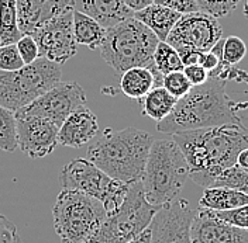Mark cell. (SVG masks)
I'll list each match as a JSON object with an SVG mask.
<instances>
[{
  "label": "cell",
  "instance_id": "6da1fadb",
  "mask_svg": "<svg viewBox=\"0 0 248 243\" xmlns=\"http://www.w3.org/2000/svg\"><path fill=\"white\" fill-rule=\"evenodd\" d=\"M172 139L185 156L189 179L204 188L212 176L235 165L238 153L248 148V129L243 124H226L178 132Z\"/></svg>",
  "mask_w": 248,
  "mask_h": 243
},
{
  "label": "cell",
  "instance_id": "7a4b0ae2",
  "mask_svg": "<svg viewBox=\"0 0 248 243\" xmlns=\"http://www.w3.org/2000/svg\"><path fill=\"white\" fill-rule=\"evenodd\" d=\"M247 107L248 101H234L227 96L226 82L209 76L203 85L192 86L189 93L176 101L170 115L156 124V129L173 135L226 124L240 125L243 120L238 111Z\"/></svg>",
  "mask_w": 248,
  "mask_h": 243
},
{
  "label": "cell",
  "instance_id": "3957f363",
  "mask_svg": "<svg viewBox=\"0 0 248 243\" xmlns=\"http://www.w3.org/2000/svg\"><path fill=\"white\" fill-rule=\"evenodd\" d=\"M154 138L151 134L128 127L108 128L88 149V159L110 177L123 183L141 180Z\"/></svg>",
  "mask_w": 248,
  "mask_h": 243
},
{
  "label": "cell",
  "instance_id": "277c9868",
  "mask_svg": "<svg viewBox=\"0 0 248 243\" xmlns=\"http://www.w3.org/2000/svg\"><path fill=\"white\" fill-rule=\"evenodd\" d=\"M189 177L185 156L173 139H154L141 176L144 196L150 204L162 207L179 196Z\"/></svg>",
  "mask_w": 248,
  "mask_h": 243
},
{
  "label": "cell",
  "instance_id": "5b68a950",
  "mask_svg": "<svg viewBox=\"0 0 248 243\" xmlns=\"http://www.w3.org/2000/svg\"><path fill=\"white\" fill-rule=\"evenodd\" d=\"M159 40L147 26L130 17L106 30L99 46L100 57L116 73L123 75L131 68H154V52Z\"/></svg>",
  "mask_w": 248,
  "mask_h": 243
},
{
  "label": "cell",
  "instance_id": "8992f818",
  "mask_svg": "<svg viewBox=\"0 0 248 243\" xmlns=\"http://www.w3.org/2000/svg\"><path fill=\"white\" fill-rule=\"evenodd\" d=\"M106 215L99 200L65 188L60 191L52 208L54 228L62 243H88L100 229Z\"/></svg>",
  "mask_w": 248,
  "mask_h": 243
},
{
  "label": "cell",
  "instance_id": "52a82bcc",
  "mask_svg": "<svg viewBox=\"0 0 248 243\" xmlns=\"http://www.w3.org/2000/svg\"><path fill=\"white\" fill-rule=\"evenodd\" d=\"M61 79V65L41 57L21 69L0 71V106L16 113L58 85Z\"/></svg>",
  "mask_w": 248,
  "mask_h": 243
},
{
  "label": "cell",
  "instance_id": "ba28073f",
  "mask_svg": "<svg viewBox=\"0 0 248 243\" xmlns=\"http://www.w3.org/2000/svg\"><path fill=\"white\" fill-rule=\"evenodd\" d=\"M159 210L147 201L141 180L130 184L122 205L108 213L97 233L88 243H127L150 227Z\"/></svg>",
  "mask_w": 248,
  "mask_h": 243
},
{
  "label": "cell",
  "instance_id": "9c48e42d",
  "mask_svg": "<svg viewBox=\"0 0 248 243\" xmlns=\"http://www.w3.org/2000/svg\"><path fill=\"white\" fill-rule=\"evenodd\" d=\"M60 182L65 190L79 191L99 200L106 213H111L122 205L131 184L110 177L89 159L83 157L74 159L62 167Z\"/></svg>",
  "mask_w": 248,
  "mask_h": 243
},
{
  "label": "cell",
  "instance_id": "30bf717a",
  "mask_svg": "<svg viewBox=\"0 0 248 243\" xmlns=\"http://www.w3.org/2000/svg\"><path fill=\"white\" fill-rule=\"evenodd\" d=\"M86 94L78 82H60L41 94L31 104L16 111L15 115H32L46 118L61 127L65 118L78 107L85 106Z\"/></svg>",
  "mask_w": 248,
  "mask_h": 243
},
{
  "label": "cell",
  "instance_id": "8fae6325",
  "mask_svg": "<svg viewBox=\"0 0 248 243\" xmlns=\"http://www.w3.org/2000/svg\"><path fill=\"white\" fill-rule=\"evenodd\" d=\"M223 38V29L218 20L203 12L181 15L170 32L167 43L176 51L195 49L209 52Z\"/></svg>",
  "mask_w": 248,
  "mask_h": 243
},
{
  "label": "cell",
  "instance_id": "7c38bea8",
  "mask_svg": "<svg viewBox=\"0 0 248 243\" xmlns=\"http://www.w3.org/2000/svg\"><path fill=\"white\" fill-rule=\"evenodd\" d=\"M41 58L62 65L78 52L74 35V7L69 6L61 14L32 34Z\"/></svg>",
  "mask_w": 248,
  "mask_h": 243
},
{
  "label": "cell",
  "instance_id": "4fadbf2b",
  "mask_svg": "<svg viewBox=\"0 0 248 243\" xmlns=\"http://www.w3.org/2000/svg\"><path fill=\"white\" fill-rule=\"evenodd\" d=\"M195 211L184 198L173 200L159 207L150 229L153 243H192L190 224Z\"/></svg>",
  "mask_w": 248,
  "mask_h": 243
},
{
  "label": "cell",
  "instance_id": "5bb4252c",
  "mask_svg": "<svg viewBox=\"0 0 248 243\" xmlns=\"http://www.w3.org/2000/svg\"><path fill=\"white\" fill-rule=\"evenodd\" d=\"M17 143L21 152L31 159L46 157L58 146L60 127L41 117L16 115Z\"/></svg>",
  "mask_w": 248,
  "mask_h": 243
},
{
  "label": "cell",
  "instance_id": "9a60e30c",
  "mask_svg": "<svg viewBox=\"0 0 248 243\" xmlns=\"http://www.w3.org/2000/svg\"><path fill=\"white\" fill-rule=\"evenodd\" d=\"M192 243H248V230L220 219L215 211L198 208L190 224Z\"/></svg>",
  "mask_w": 248,
  "mask_h": 243
},
{
  "label": "cell",
  "instance_id": "2e32d148",
  "mask_svg": "<svg viewBox=\"0 0 248 243\" xmlns=\"http://www.w3.org/2000/svg\"><path fill=\"white\" fill-rule=\"evenodd\" d=\"M71 0H17V24L23 35H32L68 9Z\"/></svg>",
  "mask_w": 248,
  "mask_h": 243
},
{
  "label": "cell",
  "instance_id": "e0dca14e",
  "mask_svg": "<svg viewBox=\"0 0 248 243\" xmlns=\"http://www.w3.org/2000/svg\"><path fill=\"white\" fill-rule=\"evenodd\" d=\"M99 131L97 117L91 108L80 106L75 108L62 122L58 131V145L79 149L89 143Z\"/></svg>",
  "mask_w": 248,
  "mask_h": 243
},
{
  "label": "cell",
  "instance_id": "ac0fdd59",
  "mask_svg": "<svg viewBox=\"0 0 248 243\" xmlns=\"http://www.w3.org/2000/svg\"><path fill=\"white\" fill-rule=\"evenodd\" d=\"M74 10L92 17L106 30L134 15L123 0H71Z\"/></svg>",
  "mask_w": 248,
  "mask_h": 243
},
{
  "label": "cell",
  "instance_id": "d6986e66",
  "mask_svg": "<svg viewBox=\"0 0 248 243\" xmlns=\"http://www.w3.org/2000/svg\"><path fill=\"white\" fill-rule=\"evenodd\" d=\"M164 75H161L154 68H131L125 71L120 79V89L130 99L140 100L153 87L162 86Z\"/></svg>",
  "mask_w": 248,
  "mask_h": 243
},
{
  "label": "cell",
  "instance_id": "ffe728a7",
  "mask_svg": "<svg viewBox=\"0 0 248 243\" xmlns=\"http://www.w3.org/2000/svg\"><path fill=\"white\" fill-rule=\"evenodd\" d=\"M181 15L182 14L170 10L165 6L153 3L148 7L136 12L134 18H137L144 26H147L156 35L159 41H167L170 32L181 18Z\"/></svg>",
  "mask_w": 248,
  "mask_h": 243
},
{
  "label": "cell",
  "instance_id": "44dd1931",
  "mask_svg": "<svg viewBox=\"0 0 248 243\" xmlns=\"http://www.w3.org/2000/svg\"><path fill=\"white\" fill-rule=\"evenodd\" d=\"M246 204H248V194L224 187L204 188L199 200V208H206L216 213L234 210Z\"/></svg>",
  "mask_w": 248,
  "mask_h": 243
},
{
  "label": "cell",
  "instance_id": "7402d4cb",
  "mask_svg": "<svg viewBox=\"0 0 248 243\" xmlns=\"http://www.w3.org/2000/svg\"><path fill=\"white\" fill-rule=\"evenodd\" d=\"M139 101L142 115L159 122L170 115L178 99H175L165 87L159 86V87H153Z\"/></svg>",
  "mask_w": 248,
  "mask_h": 243
},
{
  "label": "cell",
  "instance_id": "603a6c76",
  "mask_svg": "<svg viewBox=\"0 0 248 243\" xmlns=\"http://www.w3.org/2000/svg\"><path fill=\"white\" fill-rule=\"evenodd\" d=\"M74 35L78 45L97 49L106 37V29L92 17L74 10Z\"/></svg>",
  "mask_w": 248,
  "mask_h": 243
},
{
  "label": "cell",
  "instance_id": "cb8c5ba5",
  "mask_svg": "<svg viewBox=\"0 0 248 243\" xmlns=\"http://www.w3.org/2000/svg\"><path fill=\"white\" fill-rule=\"evenodd\" d=\"M23 37L17 24V0H0V41L1 45L16 44Z\"/></svg>",
  "mask_w": 248,
  "mask_h": 243
},
{
  "label": "cell",
  "instance_id": "d4e9b609",
  "mask_svg": "<svg viewBox=\"0 0 248 243\" xmlns=\"http://www.w3.org/2000/svg\"><path fill=\"white\" fill-rule=\"evenodd\" d=\"M209 187H224L248 194V170L238 166L237 163L226 167L207 180L204 188Z\"/></svg>",
  "mask_w": 248,
  "mask_h": 243
},
{
  "label": "cell",
  "instance_id": "484cf974",
  "mask_svg": "<svg viewBox=\"0 0 248 243\" xmlns=\"http://www.w3.org/2000/svg\"><path fill=\"white\" fill-rule=\"evenodd\" d=\"M153 59H154L155 69L164 76L168 73H172V72L184 71V63L181 61L178 51L172 45H170L167 41L158 43Z\"/></svg>",
  "mask_w": 248,
  "mask_h": 243
},
{
  "label": "cell",
  "instance_id": "4316f807",
  "mask_svg": "<svg viewBox=\"0 0 248 243\" xmlns=\"http://www.w3.org/2000/svg\"><path fill=\"white\" fill-rule=\"evenodd\" d=\"M17 148V121L15 113L0 106V151L15 152Z\"/></svg>",
  "mask_w": 248,
  "mask_h": 243
},
{
  "label": "cell",
  "instance_id": "83f0119b",
  "mask_svg": "<svg viewBox=\"0 0 248 243\" xmlns=\"http://www.w3.org/2000/svg\"><path fill=\"white\" fill-rule=\"evenodd\" d=\"M247 55V45L246 43L235 35H230L223 41V61H226L230 65H237L238 62L244 59Z\"/></svg>",
  "mask_w": 248,
  "mask_h": 243
},
{
  "label": "cell",
  "instance_id": "f1b7e54d",
  "mask_svg": "<svg viewBox=\"0 0 248 243\" xmlns=\"http://www.w3.org/2000/svg\"><path fill=\"white\" fill-rule=\"evenodd\" d=\"M201 12L213 15L215 18L224 17L238 7L243 0H196Z\"/></svg>",
  "mask_w": 248,
  "mask_h": 243
},
{
  "label": "cell",
  "instance_id": "f546056e",
  "mask_svg": "<svg viewBox=\"0 0 248 243\" xmlns=\"http://www.w3.org/2000/svg\"><path fill=\"white\" fill-rule=\"evenodd\" d=\"M162 87H165L175 99L179 100L189 93V90L192 89V85L185 76V73L179 71L165 75L162 79Z\"/></svg>",
  "mask_w": 248,
  "mask_h": 243
},
{
  "label": "cell",
  "instance_id": "4dcf8cb0",
  "mask_svg": "<svg viewBox=\"0 0 248 243\" xmlns=\"http://www.w3.org/2000/svg\"><path fill=\"white\" fill-rule=\"evenodd\" d=\"M23 66H24V61L21 59L16 44L0 46V71L12 72L21 69Z\"/></svg>",
  "mask_w": 248,
  "mask_h": 243
},
{
  "label": "cell",
  "instance_id": "1f68e13d",
  "mask_svg": "<svg viewBox=\"0 0 248 243\" xmlns=\"http://www.w3.org/2000/svg\"><path fill=\"white\" fill-rule=\"evenodd\" d=\"M209 76L220 79L223 82L227 80H235V82H247L248 83V73L244 71H240L235 68V65H230L226 61H223V57L218 62L216 69L209 72Z\"/></svg>",
  "mask_w": 248,
  "mask_h": 243
},
{
  "label": "cell",
  "instance_id": "d6a6232c",
  "mask_svg": "<svg viewBox=\"0 0 248 243\" xmlns=\"http://www.w3.org/2000/svg\"><path fill=\"white\" fill-rule=\"evenodd\" d=\"M215 214L220 219L226 221L232 227L248 230V204L234 208V210H229V211H218V213L215 211Z\"/></svg>",
  "mask_w": 248,
  "mask_h": 243
},
{
  "label": "cell",
  "instance_id": "836d02e7",
  "mask_svg": "<svg viewBox=\"0 0 248 243\" xmlns=\"http://www.w3.org/2000/svg\"><path fill=\"white\" fill-rule=\"evenodd\" d=\"M17 49H18V54L21 57V59L24 61V65H30L34 61H37L40 58V54H38V45L34 40L32 35H23L17 43Z\"/></svg>",
  "mask_w": 248,
  "mask_h": 243
},
{
  "label": "cell",
  "instance_id": "e575fe53",
  "mask_svg": "<svg viewBox=\"0 0 248 243\" xmlns=\"http://www.w3.org/2000/svg\"><path fill=\"white\" fill-rule=\"evenodd\" d=\"M154 3L165 6L170 10L179 13V14H190V13H196L201 12L199 4L196 0H154Z\"/></svg>",
  "mask_w": 248,
  "mask_h": 243
},
{
  "label": "cell",
  "instance_id": "d590c367",
  "mask_svg": "<svg viewBox=\"0 0 248 243\" xmlns=\"http://www.w3.org/2000/svg\"><path fill=\"white\" fill-rule=\"evenodd\" d=\"M182 72L185 73V76L187 77V80L190 82L192 86L203 85L209 79V72L202 65H189V66L184 68Z\"/></svg>",
  "mask_w": 248,
  "mask_h": 243
},
{
  "label": "cell",
  "instance_id": "8d00e7d4",
  "mask_svg": "<svg viewBox=\"0 0 248 243\" xmlns=\"http://www.w3.org/2000/svg\"><path fill=\"white\" fill-rule=\"evenodd\" d=\"M15 238H18L16 225L10 219H7L4 215L0 214V242L15 239Z\"/></svg>",
  "mask_w": 248,
  "mask_h": 243
},
{
  "label": "cell",
  "instance_id": "74e56055",
  "mask_svg": "<svg viewBox=\"0 0 248 243\" xmlns=\"http://www.w3.org/2000/svg\"><path fill=\"white\" fill-rule=\"evenodd\" d=\"M179 57H181V61L184 63V68L189 66V65H201L202 59H203V55L204 52L201 51H195V49H179L178 51Z\"/></svg>",
  "mask_w": 248,
  "mask_h": 243
},
{
  "label": "cell",
  "instance_id": "f35d334b",
  "mask_svg": "<svg viewBox=\"0 0 248 243\" xmlns=\"http://www.w3.org/2000/svg\"><path fill=\"white\" fill-rule=\"evenodd\" d=\"M124 4L131 10V12H140L145 7H148L150 4L154 3V0H123Z\"/></svg>",
  "mask_w": 248,
  "mask_h": 243
},
{
  "label": "cell",
  "instance_id": "ab89813d",
  "mask_svg": "<svg viewBox=\"0 0 248 243\" xmlns=\"http://www.w3.org/2000/svg\"><path fill=\"white\" fill-rule=\"evenodd\" d=\"M127 243H153L151 242V229H150V227L144 229L140 235H137L136 238H133Z\"/></svg>",
  "mask_w": 248,
  "mask_h": 243
},
{
  "label": "cell",
  "instance_id": "60d3db41",
  "mask_svg": "<svg viewBox=\"0 0 248 243\" xmlns=\"http://www.w3.org/2000/svg\"><path fill=\"white\" fill-rule=\"evenodd\" d=\"M238 166H241L243 169H247L248 170V148L243 149L241 152L238 153L237 156V162H235Z\"/></svg>",
  "mask_w": 248,
  "mask_h": 243
},
{
  "label": "cell",
  "instance_id": "b9f144b4",
  "mask_svg": "<svg viewBox=\"0 0 248 243\" xmlns=\"http://www.w3.org/2000/svg\"><path fill=\"white\" fill-rule=\"evenodd\" d=\"M0 243H21V241H20V236H18V238H15V239H9V241H1Z\"/></svg>",
  "mask_w": 248,
  "mask_h": 243
},
{
  "label": "cell",
  "instance_id": "7bdbcfd3",
  "mask_svg": "<svg viewBox=\"0 0 248 243\" xmlns=\"http://www.w3.org/2000/svg\"><path fill=\"white\" fill-rule=\"evenodd\" d=\"M244 15L248 18V0H246V4H244Z\"/></svg>",
  "mask_w": 248,
  "mask_h": 243
},
{
  "label": "cell",
  "instance_id": "ee69618b",
  "mask_svg": "<svg viewBox=\"0 0 248 243\" xmlns=\"http://www.w3.org/2000/svg\"><path fill=\"white\" fill-rule=\"evenodd\" d=\"M0 46H1V41H0Z\"/></svg>",
  "mask_w": 248,
  "mask_h": 243
}]
</instances>
